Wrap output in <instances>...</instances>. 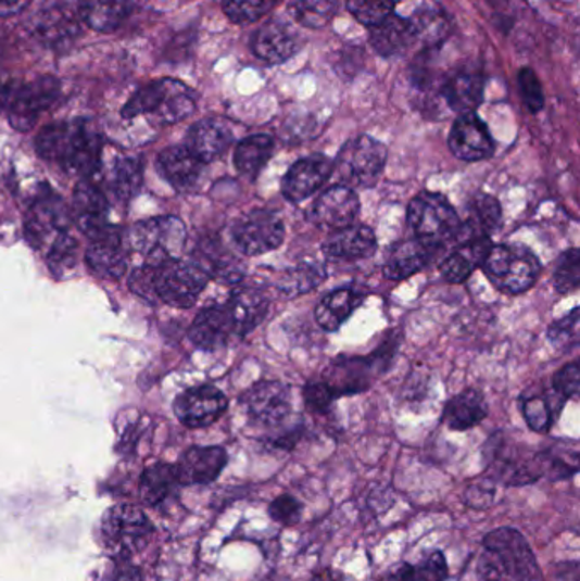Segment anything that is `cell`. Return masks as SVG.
<instances>
[{"label": "cell", "instance_id": "cell-1", "mask_svg": "<svg viewBox=\"0 0 580 581\" xmlns=\"http://www.w3.org/2000/svg\"><path fill=\"white\" fill-rule=\"evenodd\" d=\"M197 111V94L191 87L176 78H161L147 84L131 96L123 108L122 116L134 119L149 116L157 125H174Z\"/></svg>", "mask_w": 580, "mask_h": 581}, {"label": "cell", "instance_id": "cell-2", "mask_svg": "<svg viewBox=\"0 0 580 581\" xmlns=\"http://www.w3.org/2000/svg\"><path fill=\"white\" fill-rule=\"evenodd\" d=\"M483 554L480 565H486L487 578H509L513 581H541L540 566L530 544L521 532L502 527L483 538Z\"/></svg>", "mask_w": 580, "mask_h": 581}, {"label": "cell", "instance_id": "cell-3", "mask_svg": "<svg viewBox=\"0 0 580 581\" xmlns=\"http://www.w3.org/2000/svg\"><path fill=\"white\" fill-rule=\"evenodd\" d=\"M185 223L174 216H159L131 227L123 245L140 258V266L159 267L171 258H179L186 245Z\"/></svg>", "mask_w": 580, "mask_h": 581}, {"label": "cell", "instance_id": "cell-4", "mask_svg": "<svg viewBox=\"0 0 580 581\" xmlns=\"http://www.w3.org/2000/svg\"><path fill=\"white\" fill-rule=\"evenodd\" d=\"M482 267L492 285L506 294L530 291L541 273L540 258L518 243L492 245Z\"/></svg>", "mask_w": 580, "mask_h": 581}, {"label": "cell", "instance_id": "cell-5", "mask_svg": "<svg viewBox=\"0 0 580 581\" xmlns=\"http://www.w3.org/2000/svg\"><path fill=\"white\" fill-rule=\"evenodd\" d=\"M389 161V149L368 135H360L342 147L333 162V174L341 186L369 189L378 182Z\"/></svg>", "mask_w": 580, "mask_h": 581}, {"label": "cell", "instance_id": "cell-6", "mask_svg": "<svg viewBox=\"0 0 580 581\" xmlns=\"http://www.w3.org/2000/svg\"><path fill=\"white\" fill-rule=\"evenodd\" d=\"M407 219L417 239L441 249L456 239L462 219L446 195L424 191L408 203Z\"/></svg>", "mask_w": 580, "mask_h": 581}, {"label": "cell", "instance_id": "cell-7", "mask_svg": "<svg viewBox=\"0 0 580 581\" xmlns=\"http://www.w3.org/2000/svg\"><path fill=\"white\" fill-rule=\"evenodd\" d=\"M210 276L197 262L171 258L155 269V296L165 305L189 308L197 303L201 291L209 285Z\"/></svg>", "mask_w": 580, "mask_h": 581}, {"label": "cell", "instance_id": "cell-8", "mask_svg": "<svg viewBox=\"0 0 580 581\" xmlns=\"http://www.w3.org/2000/svg\"><path fill=\"white\" fill-rule=\"evenodd\" d=\"M487 465L506 484H530L543 477L540 453L495 435L486 449Z\"/></svg>", "mask_w": 580, "mask_h": 581}, {"label": "cell", "instance_id": "cell-9", "mask_svg": "<svg viewBox=\"0 0 580 581\" xmlns=\"http://www.w3.org/2000/svg\"><path fill=\"white\" fill-rule=\"evenodd\" d=\"M102 539L116 556H130L141 550L152 534V523L134 505L111 508L102 519Z\"/></svg>", "mask_w": 580, "mask_h": 581}, {"label": "cell", "instance_id": "cell-10", "mask_svg": "<svg viewBox=\"0 0 580 581\" xmlns=\"http://www.w3.org/2000/svg\"><path fill=\"white\" fill-rule=\"evenodd\" d=\"M285 223L275 211L252 210L237 219L231 228V240L240 254L248 257L264 255L281 247L285 242Z\"/></svg>", "mask_w": 580, "mask_h": 581}, {"label": "cell", "instance_id": "cell-11", "mask_svg": "<svg viewBox=\"0 0 580 581\" xmlns=\"http://www.w3.org/2000/svg\"><path fill=\"white\" fill-rule=\"evenodd\" d=\"M71 211L56 192L48 186H41L40 192L33 201L26 216V237L35 249H41L47 242H53L63 231H68Z\"/></svg>", "mask_w": 580, "mask_h": 581}, {"label": "cell", "instance_id": "cell-12", "mask_svg": "<svg viewBox=\"0 0 580 581\" xmlns=\"http://www.w3.org/2000/svg\"><path fill=\"white\" fill-rule=\"evenodd\" d=\"M60 96L59 78L45 75L26 86L17 87L9 104V122L17 131H29L45 111L55 104Z\"/></svg>", "mask_w": 580, "mask_h": 581}, {"label": "cell", "instance_id": "cell-13", "mask_svg": "<svg viewBox=\"0 0 580 581\" xmlns=\"http://www.w3.org/2000/svg\"><path fill=\"white\" fill-rule=\"evenodd\" d=\"M249 418L261 427H279L293 411L291 391L279 381L255 382L240 399Z\"/></svg>", "mask_w": 580, "mask_h": 581}, {"label": "cell", "instance_id": "cell-14", "mask_svg": "<svg viewBox=\"0 0 580 581\" xmlns=\"http://www.w3.org/2000/svg\"><path fill=\"white\" fill-rule=\"evenodd\" d=\"M33 33L50 48L71 45L80 35L79 16L65 0H47L31 21Z\"/></svg>", "mask_w": 580, "mask_h": 581}, {"label": "cell", "instance_id": "cell-15", "mask_svg": "<svg viewBox=\"0 0 580 581\" xmlns=\"http://www.w3.org/2000/svg\"><path fill=\"white\" fill-rule=\"evenodd\" d=\"M360 195L354 189L336 184L312 204L308 218L321 230L338 231L354 225L360 215Z\"/></svg>", "mask_w": 580, "mask_h": 581}, {"label": "cell", "instance_id": "cell-16", "mask_svg": "<svg viewBox=\"0 0 580 581\" xmlns=\"http://www.w3.org/2000/svg\"><path fill=\"white\" fill-rule=\"evenodd\" d=\"M228 400L212 384L191 388L177 396L174 412L182 426L201 429L215 424L227 411Z\"/></svg>", "mask_w": 580, "mask_h": 581}, {"label": "cell", "instance_id": "cell-17", "mask_svg": "<svg viewBox=\"0 0 580 581\" xmlns=\"http://www.w3.org/2000/svg\"><path fill=\"white\" fill-rule=\"evenodd\" d=\"M450 150L463 162H479L492 156L494 140L486 123L475 113L462 114L451 126L447 138Z\"/></svg>", "mask_w": 580, "mask_h": 581}, {"label": "cell", "instance_id": "cell-18", "mask_svg": "<svg viewBox=\"0 0 580 581\" xmlns=\"http://www.w3.org/2000/svg\"><path fill=\"white\" fill-rule=\"evenodd\" d=\"M333 161L326 155H311L291 165L282 177V195L291 203H302L332 177Z\"/></svg>", "mask_w": 580, "mask_h": 581}, {"label": "cell", "instance_id": "cell-19", "mask_svg": "<svg viewBox=\"0 0 580 581\" xmlns=\"http://www.w3.org/2000/svg\"><path fill=\"white\" fill-rule=\"evenodd\" d=\"M102 138L86 122H74L71 140L63 153L62 167L72 174L87 179L94 176L101 164Z\"/></svg>", "mask_w": 580, "mask_h": 581}, {"label": "cell", "instance_id": "cell-20", "mask_svg": "<svg viewBox=\"0 0 580 581\" xmlns=\"http://www.w3.org/2000/svg\"><path fill=\"white\" fill-rule=\"evenodd\" d=\"M74 215L79 223L80 230L90 240L99 239L102 235L113 230V227L108 223V215H110L108 198L90 180L83 179L75 188Z\"/></svg>", "mask_w": 580, "mask_h": 581}, {"label": "cell", "instance_id": "cell-21", "mask_svg": "<svg viewBox=\"0 0 580 581\" xmlns=\"http://www.w3.org/2000/svg\"><path fill=\"white\" fill-rule=\"evenodd\" d=\"M251 48L257 59L278 65L299 51L300 36L282 21H267L252 36Z\"/></svg>", "mask_w": 580, "mask_h": 581}, {"label": "cell", "instance_id": "cell-22", "mask_svg": "<svg viewBox=\"0 0 580 581\" xmlns=\"http://www.w3.org/2000/svg\"><path fill=\"white\" fill-rule=\"evenodd\" d=\"M228 463V454L224 447H191L182 454L176 466L180 484H210L220 477Z\"/></svg>", "mask_w": 580, "mask_h": 581}, {"label": "cell", "instance_id": "cell-23", "mask_svg": "<svg viewBox=\"0 0 580 581\" xmlns=\"http://www.w3.org/2000/svg\"><path fill=\"white\" fill-rule=\"evenodd\" d=\"M234 141L230 125L218 117L201 119L189 129L186 149L197 156L201 164H210L227 152Z\"/></svg>", "mask_w": 580, "mask_h": 581}, {"label": "cell", "instance_id": "cell-24", "mask_svg": "<svg viewBox=\"0 0 580 581\" xmlns=\"http://www.w3.org/2000/svg\"><path fill=\"white\" fill-rule=\"evenodd\" d=\"M491 249V237L486 235L456 240V249L441 264V274L451 285L467 281L471 273L482 266Z\"/></svg>", "mask_w": 580, "mask_h": 581}, {"label": "cell", "instance_id": "cell-25", "mask_svg": "<svg viewBox=\"0 0 580 581\" xmlns=\"http://www.w3.org/2000/svg\"><path fill=\"white\" fill-rule=\"evenodd\" d=\"M378 240L375 231L365 225H351L342 230L332 231L324 242V254L333 261H361L377 252Z\"/></svg>", "mask_w": 580, "mask_h": 581}, {"label": "cell", "instance_id": "cell-26", "mask_svg": "<svg viewBox=\"0 0 580 581\" xmlns=\"http://www.w3.org/2000/svg\"><path fill=\"white\" fill-rule=\"evenodd\" d=\"M234 336L236 333H234L230 316L225 305H213L201 310L189 328L191 342L198 349L209 352L225 348Z\"/></svg>", "mask_w": 580, "mask_h": 581}, {"label": "cell", "instance_id": "cell-27", "mask_svg": "<svg viewBox=\"0 0 580 581\" xmlns=\"http://www.w3.org/2000/svg\"><path fill=\"white\" fill-rule=\"evenodd\" d=\"M225 308L230 316L234 333L243 337L263 324L269 312V300L260 289L242 288L234 291Z\"/></svg>", "mask_w": 580, "mask_h": 581}, {"label": "cell", "instance_id": "cell-28", "mask_svg": "<svg viewBox=\"0 0 580 581\" xmlns=\"http://www.w3.org/2000/svg\"><path fill=\"white\" fill-rule=\"evenodd\" d=\"M366 291L353 286L330 291L321 298L317 308H315V320L326 332H338L345 320L363 305L366 300Z\"/></svg>", "mask_w": 580, "mask_h": 581}, {"label": "cell", "instance_id": "cell-29", "mask_svg": "<svg viewBox=\"0 0 580 581\" xmlns=\"http://www.w3.org/2000/svg\"><path fill=\"white\" fill-rule=\"evenodd\" d=\"M436 250H438L436 247H431L419 239L396 243L390 250L387 261H384V277L392 279V281H402V279H407V277L420 273L432 261Z\"/></svg>", "mask_w": 580, "mask_h": 581}, {"label": "cell", "instance_id": "cell-30", "mask_svg": "<svg viewBox=\"0 0 580 581\" xmlns=\"http://www.w3.org/2000/svg\"><path fill=\"white\" fill-rule=\"evenodd\" d=\"M90 270L104 279H119L126 273V250L118 230L92 240L86 254Z\"/></svg>", "mask_w": 580, "mask_h": 581}, {"label": "cell", "instance_id": "cell-31", "mask_svg": "<svg viewBox=\"0 0 580 581\" xmlns=\"http://www.w3.org/2000/svg\"><path fill=\"white\" fill-rule=\"evenodd\" d=\"M159 170L176 191H191L200 180L203 165L186 147H171L159 155Z\"/></svg>", "mask_w": 580, "mask_h": 581}, {"label": "cell", "instance_id": "cell-32", "mask_svg": "<svg viewBox=\"0 0 580 581\" xmlns=\"http://www.w3.org/2000/svg\"><path fill=\"white\" fill-rule=\"evenodd\" d=\"M417 43L411 20L392 16L369 28V45L381 56H396Z\"/></svg>", "mask_w": 580, "mask_h": 581}, {"label": "cell", "instance_id": "cell-33", "mask_svg": "<svg viewBox=\"0 0 580 581\" xmlns=\"http://www.w3.org/2000/svg\"><path fill=\"white\" fill-rule=\"evenodd\" d=\"M483 80L479 72L462 71L453 77L447 78L443 86V98L447 108L462 114L475 113V110L483 101Z\"/></svg>", "mask_w": 580, "mask_h": 581}, {"label": "cell", "instance_id": "cell-34", "mask_svg": "<svg viewBox=\"0 0 580 581\" xmlns=\"http://www.w3.org/2000/svg\"><path fill=\"white\" fill-rule=\"evenodd\" d=\"M487 414H489V406L483 394L479 390L467 388L446 403L443 411V424L447 429L465 432L479 426Z\"/></svg>", "mask_w": 580, "mask_h": 581}, {"label": "cell", "instance_id": "cell-35", "mask_svg": "<svg viewBox=\"0 0 580 581\" xmlns=\"http://www.w3.org/2000/svg\"><path fill=\"white\" fill-rule=\"evenodd\" d=\"M502 222L501 203L491 194L475 195L467 207V219L462 222L456 240L467 239V237H491L499 230Z\"/></svg>", "mask_w": 580, "mask_h": 581}, {"label": "cell", "instance_id": "cell-36", "mask_svg": "<svg viewBox=\"0 0 580 581\" xmlns=\"http://www.w3.org/2000/svg\"><path fill=\"white\" fill-rule=\"evenodd\" d=\"M130 12V0H80L79 17L90 29L111 33Z\"/></svg>", "mask_w": 580, "mask_h": 581}, {"label": "cell", "instance_id": "cell-37", "mask_svg": "<svg viewBox=\"0 0 580 581\" xmlns=\"http://www.w3.org/2000/svg\"><path fill=\"white\" fill-rule=\"evenodd\" d=\"M275 152V140L269 135H252L237 144L234 164L240 176L254 180L266 167Z\"/></svg>", "mask_w": 580, "mask_h": 581}, {"label": "cell", "instance_id": "cell-38", "mask_svg": "<svg viewBox=\"0 0 580 581\" xmlns=\"http://www.w3.org/2000/svg\"><path fill=\"white\" fill-rule=\"evenodd\" d=\"M564 403L565 400L553 390L522 399L521 408L526 424L534 432H549L553 424L557 421Z\"/></svg>", "mask_w": 580, "mask_h": 581}, {"label": "cell", "instance_id": "cell-39", "mask_svg": "<svg viewBox=\"0 0 580 581\" xmlns=\"http://www.w3.org/2000/svg\"><path fill=\"white\" fill-rule=\"evenodd\" d=\"M447 578L446 558L441 551L426 554L419 563H404L384 573L378 581H444Z\"/></svg>", "mask_w": 580, "mask_h": 581}, {"label": "cell", "instance_id": "cell-40", "mask_svg": "<svg viewBox=\"0 0 580 581\" xmlns=\"http://www.w3.org/2000/svg\"><path fill=\"white\" fill-rule=\"evenodd\" d=\"M177 487H179V478H177L176 466L159 463L146 469L141 477V498L146 500L147 504L157 505L169 498L176 492Z\"/></svg>", "mask_w": 580, "mask_h": 581}, {"label": "cell", "instance_id": "cell-41", "mask_svg": "<svg viewBox=\"0 0 580 581\" xmlns=\"http://www.w3.org/2000/svg\"><path fill=\"white\" fill-rule=\"evenodd\" d=\"M326 267L321 266L320 262H300L299 266L282 274L278 281L279 293L288 298L308 293L312 289L317 288L326 279Z\"/></svg>", "mask_w": 580, "mask_h": 581}, {"label": "cell", "instance_id": "cell-42", "mask_svg": "<svg viewBox=\"0 0 580 581\" xmlns=\"http://www.w3.org/2000/svg\"><path fill=\"white\" fill-rule=\"evenodd\" d=\"M543 477L552 480H565L576 475L579 469V451L576 442H557L546 451H541Z\"/></svg>", "mask_w": 580, "mask_h": 581}, {"label": "cell", "instance_id": "cell-43", "mask_svg": "<svg viewBox=\"0 0 580 581\" xmlns=\"http://www.w3.org/2000/svg\"><path fill=\"white\" fill-rule=\"evenodd\" d=\"M411 21L414 31H416V41L423 43L424 47L432 48L440 45L451 29L446 14L431 8L416 12Z\"/></svg>", "mask_w": 580, "mask_h": 581}, {"label": "cell", "instance_id": "cell-44", "mask_svg": "<svg viewBox=\"0 0 580 581\" xmlns=\"http://www.w3.org/2000/svg\"><path fill=\"white\" fill-rule=\"evenodd\" d=\"M77 255H79V243L72 237L68 231H63L51 242L50 250H48L47 262L51 274L56 279L71 274L77 266Z\"/></svg>", "mask_w": 580, "mask_h": 581}, {"label": "cell", "instance_id": "cell-45", "mask_svg": "<svg viewBox=\"0 0 580 581\" xmlns=\"http://www.w3.org/2000/svg\"><path fill=\"white\" fill-rule=\"evenodd\" d=\"M141 186V162L126 156L114 165L111 189L119 201H130Z\"/></svg>", "mask_w": 580, "mask_h": 581}, {"label": "cell", "instance_id": "cell-46", "mask_svg": "<svg viewBox=\"0 0 580 581\" xmlns=\"http://www.w3.org/2000/svg\"><path fill=\"white\" fill-rule=\"evenodd\" d=\"M74 123H56L41 129L36 138V152L48 161H62L63 153L71 140Z\"/></svg>", "mask_w": 580, "mask_h": 581}, {"label": "cell", "instance_id": "cell-47", "mask_svg": "<svg viewBox=\"0 0 580 581\" xmlns=\"http://www.w3.org/2000/svg\"><path fill=\"white\" fill-rule=\"evenodd\" d=\"M338 8V0H290V11L299 23L321 28Z\"/></svg>", "mask_w": 580, "mask_h": 581}, {"label": "cell", "instance_id": "cell-48", "mask_svg": "<svg viewBox=\"0 0 580 581\" xmlns=\"http://www.w3.org/2000/svg\"><path fill=\"white\" fill-rule=\"evenodd\" d=\"M279 0H225V16L236 24H252L263 20Z\"/></svg>", "mask_w": 580, "mask_h": 581}, {"label": "cell", "instance_id": "cell-49", "mask_svg": "<svg viewBox=\"0 0 580 581\" xmlns=\"http://www.w3.org/2000/svg\"><path fill=\"white\" fill-rule=\"evenodd\" d=\"M553 286L558 293H572L580 285V250L570 249L558 257L553 270Z\"/></svg>", "mask_w": 580, "mask_h": 581}, {"label": "cell", "instance_id": "cell-50", "mask_svg": "<svg viewBox=\"0 0 580 581\" xmlns=\"http://www.w3.org/2000/svg\"><path fill=\"white\" fill-rule=\"evenodd\" d=\"M348 11L353 14L354 20L373 28L392 16L395 0H348Z\"/></svg>", "mask_w": 580, "mask_h": 581}, {"label": "cell", "instance_id": "cell-51", "mask_svg": "<svg viewBox=\"0 0 580 581\" xmlns=\"http://www.w3.org/2000/svg\"><path fill=\"white\" fill-rule=\"evenodd\" d=\"M579 308H573L569 315L550 325L546 337L553 343V348L570 351L579 345Z\"/></svg>", "mask_w": 580, "mask_h": 581}, {"label": "cell", "instance_id": "cell-52", "mask_svg": "<svg viewBox=\"0 0 580 581\" xmlns=\"http://www.w3.org/2000/svg\"><path fill=\"white\" fill-rule=\"evenodd\" d=\"M519 87H521L522 101L531 113H540L545 105V96L541 89L540 78L531 68L519 72Z\"/></svg>", "mask_w": 580, "mask_h": 581}, {"label": "cell", "instance_id": "cell-53", "mask_svg": "<svg viewBox=\"0 0 580 581\" xmlns=\"http://www.w3.org/2000/svg\"><path fill=\"white\" fill-rule=\"evenodd\" d=\"M302 504L291 495H279L275 502L269 505L270 519L281 526H294L302 519Z\"/></svg>", "mask_w": 580, "mask_h": 581}, {"label": "cell", "instance_id": "cell-54", "mask_svg": "<svg viewBox=\"0 0 580 581\" xmlns=\"http://www.w3.org/2000/svg\"><path fill=\"white\" fill-rule=\"evenodd\" d=\"M552 384V390L565 402L577 396L580 388L579 363H570L562 367L560 371L553 376Z\"/></svg>", "mask_w": 580, "mask_h": 581}, {"label": "cell", "instance_id": "cell-55", "mask_svg": "<svg viewBox=\"0 0 580 581\" xmlns=\"http://www.w3.org/2000/svg\"><path fill=\"white\" fill-rule=\"evenodd\" d=\"M303 399H305V405L312 412L326 414L332 406L333 400L338 399V396L327 387V382L317 381L306 384L305 390H303Z\"/></svg>", "mask_w": 580, "mask_h": 581}, {"label": "cell", "instance_id": "cell-56", "mask_svg": "<svg viewBox=\"0 0 580 581\" xmlns=\"http://www.w3.org/2000/svg\"><path fill=\"white\" fill-rule=\"evenodd\" d=\"M31 4V0H0V17H12Z\"/></svg>", "mask_w": 580, "mask_h": 581}, {"label": "cell", "instance_id": "cell-57", "mask_svg": "<svg viewBox=\"0 0 580 581\" xmlns=\"http://www.w3.org/2000/svg\"><path fill=\"white\" fill-rule=\"evenodd\" d=\"M16 83L9 78L0 77V113L8 110L12 96L16 92Z\"/></svg>", "mask_w": 580, "mask_h": 581}, {"label": "cell", "instance_id": "cell-58", "mask_svg": "<svg viewBox=\"0 0 580 581\" xmlns=\"http://www.w3.org/2000/svg\"><path fill=\"white\" fill-rule=\"evenodd\" d=\"M308 581H354V578L342 573V571L326 568V570L317 571Z\"/></svg>", "mask_w": 580, "mask_h": 581}]
</instances>
